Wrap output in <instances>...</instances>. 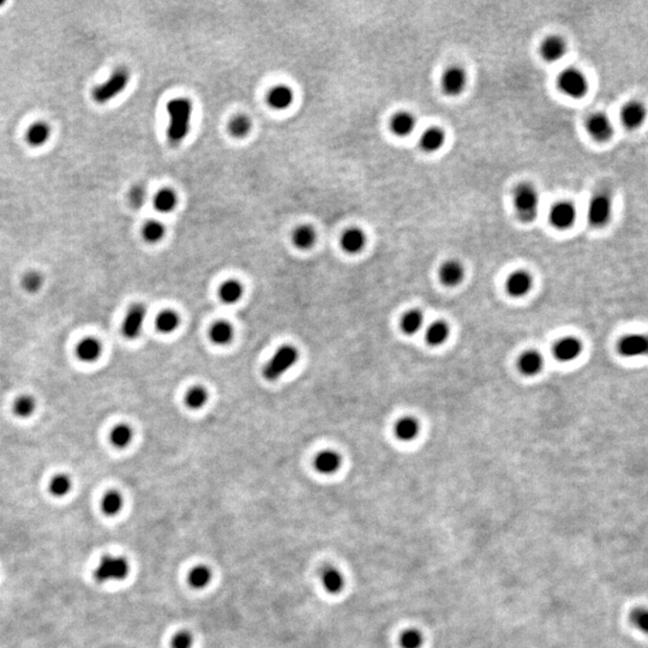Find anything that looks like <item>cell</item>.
<instances>
[{"mask_svg":"<svg viewBox=\"0 0 648 648\" xmlns=\"http://www.w3.org/2000/svg\"><path fill=\"white\" fill-rule=\"evenodd\" d=\"M170 124L167 137L172 144H179L188 136L192 118V103L189 99L179 98L167 103Z\"/></svg>","mask_w":648,"mask_h":648,"instance_id":"6da1fadb","label":"cell"},{"mask_svg":"<svg viewBox=\"0 0 648 648\" xmlns=\"http://www.w3.org/2000/svg\"><path fill=\"white\" fill-rule=\"evenodd\" d=\"M539 192L534 185L521 182L514 190L513 206L521 223H534L539 214Z\"/></svg>","mask_w":648,"mask_h":648,"instance_id":"7a4b0ae2","label":"cell"},{"mask_svg":"<svg viewBox=\"0 0 648 648\" xmlns=\"http://www.w3.org/2000/svg\"><path fill=\"white\" fill-rule=\"evenodd\" d=\"M298 359L299 352L294 346L282 345L264 365L262 372L263 377L269 382L277 381L294 366Z\"/></svg>","mask_w":648,"mask_h":648,"instance_id":"3957f363","label":"cell"},{"mask_svg":"<svg viewBox=\"0 0 648 648\" xmlns=\"http://www.w3.org/2000/svg\"><path fill=\"white\" fill-rule=\"evenodd\" d=\"M557 88L562 94L572 100L583 99L589 90L587 76L576 67H568L557 77Z\"/></svg>","mask_w":648,"mask_h":648,"instance_id":"277c9868","label":"cell"},{"mask_svg":"<svg viewBox=\"0 0 648 648\" xmlns=\"http://www.w3.org/2000/svg\"><path fill=\"white\" fill-rule=\"evenodd\" d=\"M614 213V202L610 195L600 192L589 199L587 206V221L594 228H603L608 225Z\"/></svg>","mask_w":648,"mask_h":648,"instance_id":"5b68a950","label":"cell"},{"mask_svg":"<svg viewBox=\"0 0 648 648\" xmlns=\"http://www.w3.org/2000/svg\"><path fill=\"white\" fill-rule=\"evenodd\" d=\"M130 567L127 561L120 556H103L95 570V579L99 582L124 580L126 578Z\"/></svg>","mask_w":648,"mask_h":648,"instance_id":"8992f818","label":"cell"},{"mask_svg":"<svg viewBox=\"0 0 648 648\" xmlns=\"http://www.w3.org/2000/svg\"><path fill=\"white\" fill-rule=\"evenodd\" d=\"M547 220L554 230L567 231L574 226L578 220V209L570 200H558L551 206Z\"/></svg>","mask_w":648,"mask_h":648,"instance_id":"52a82bcc","label":"cell"},{"mask_svg":"<svg viewBox=\"0 0 648 648\" xmlns=\"http://www.w3.org/2000/svg\"><path fill=\"white\" fill-rule=\"evenodd\" d=\"M467 72L462 66L452 65L443 71L439 80L441 90L449 98H457L467 88Z\"/></svg>","mask_w":648,"mask_h":648,"instance_id":"ba28073f","label":"cell"},{"mask_svg":"<svg viewBox=\"0 0 648 648\" xmlns=\"http://www.w3.org/2000/svg\"><path fill=\"white\" fill-rule=\"evenodd\" d=\"M128 82V72L125 69H118L112 76L101 85H98L92 91V99L98 103H106L116 98L118 94L126 88Z\"/></svg>","mask_w":648,"mask_h":648,"instance_id":"9c48e42d","label":"cell"},{"mask_svg":"<svg viewBox=\"0 0 648 648\" xmlns=\"http://www.w3.org/2000/svg\"><path fill=\"white\" fill-rule=\"evenodd\" d=\"M145 318L146 309L143 304L137 303L128 307L121 323V332L125 338L130 340L137 339L144 328Z\"/></svg>","mask_w":648,"mask_h":648,"instance_id":"30bf717a","label":"cell"},{"mask_svg":"<svg viewBox=\"0 0 648 648\" xmlns=\"http://www.w3.org/2000/svg\"><path fill=\"white\" fill-rule=\"evenodd\" d=\"M585 126L589 137H592L594 141L599 143L610 141L615 132V127L611 119L603 112L589 114L585 123Z\"/></svg>","mask_w":648,"mask_h":648,"instance_id":"8fae6325","label":"cell"},{"mask_svg":"<svg viewBox=\"0 0 648 648\" xmlns=\"http://www.w3.org/2000/svg\"><path fill=\"white\" fill-rule=\"evenodd\" d=\"M568 45L563 38L550 35L544 39L539 46V54L544 62L557 63L567 54Z\"/></svg>","mask_w":648,"mask_h":648,"instance_id":"7c38bea8","label":"cell"},{"mask_svg":"<svg viewBox=\"0 0 648 648\" xmlns=\"http://www.w3.org/2000/svg\"><path fill=\"white\" fill-rule=\"evenodd\" d=\"M618 353L625 358H636L647 353L648 339L643 334H628L618 341Z\"/></svg>","mask_w":648,"mask_h":648,"instance_id":"4fadbf2b","label":"cell"},{"mask_svg":"<svg viewBox=\"0 0 648 648\" xmlns=\"http://www.w3.org/2000/svg\"><path fill=\"white\" fill-rule=\"evenodd\" d=\"M582 343L574 336H565L558 340L553 346V356L561 363H570L580 357Z\"/></svg>","mask_w":648,"mask_h":648,"instance_id":"5bb4252c","label":"cell"},{"mask_svg":"<svg viewBox=\"0 0 648 648\" xmlns=\"http://www.w3.org/2000/svg\"><path fill=\"white\" fill-rule=\"evenodd\" d=\"M533 286L532 275L526 270L513 271L507 279V293L513 298H522L531 292Z\"/></svg>","mask_w":648,"mask_h":648,"instance_id":"9a60e30c","label":"cell"},{"mask_svg":"<svg viewBox=\"0 0 648 648\" xmlns=\"http://www.w3.org/2000/svg\"><path fill=\"white\" fill-rule=\"evenodd\" d=\"M646 107L640 101H630L625 103L621 110V120L623 126L628 130H636L641 127L646 120Z\"/></svg>","mask_w":648,"mask_h":648,"instance_id":"2e32d148","label":"cell"},{"mask_svg":"<svg viewBox=\"0 0 648 648\" xmlns=\"http://www.w3.org/2000/svg\"><path fill=\"white\" fill-rule=\"evenodd\" d=\"M447 135L439 126H431L422 132L419 138V146L426 154H434L441 150L446 144Z\"/></svg>","mask_w":648,"mask_h":648,"instance_id":"e0dca14e","label":"cell"},{"mask_svg":"<svg viewBox=\"0 0 648 648\" xmlns=\"http://www.w3.org/2000/svg\"><path fill=\"white\" fill-rule=\"evenodd\" d=\"M465 267L462 263L456 260L446 261L439 268L438 276L439 281L442 282L446 287H456L459 286L465 279Z\"/></svg>","mask_w":648,"mask_h":648,"instance_id":"ac0fdd59","label":"cell"},{"mask_svg":"<svg viewBox=\"0 0 648 648\" xmlns=\"http://www.w3.org/2000/svg\"><path fill=\"white\" fill-rule=\"evenodd\" d=\"M417 126V119L408 110H400L390 119V130L397 137H408Z\"/></svg>","mask_w":648,"mask_h":648,"instance_id":"d6986e66","label":"cell"},{"mask_svg":"<svg viewBox=\"0 0 648 648\" xmlns=\"http://www.w3.org/2000/svg\"><path fill=\"white\" fill-rule=\"evenodd\" d=\"M420 424L414 417L406 415L400 418L394 425V435L401 442H412L419 436Z\"/></svg>","mask_w":648,"mask_h":648,"instance_id":"ffe728a7","label":"cell"},{"mask_svg":"<svg viewBox=\"0 0 648 648\" xmlns=\"http://www.w3.org/2000/svg\"><path fill=\"white\" fill-rule=\"evenodd\" d=\"M519 371L525 376H536L544 367V358L538 350L528 349L517 360Z\"/></svg>","mask_w":648,"mask_h":648,"instance_id":"44dd1931","label":"cell"},{"mask_svg":"<svg viewBox=\"0 0 648 648\" xmlns=\"http://www.w3.org/2000/svg\"><path fill=\"white\" fill-rule=\"evenodd\" d=\"M313 466L322 474H332L341 466V456L335 450H322L314 457Z\"/></svg>","mask_w":648,"mask_h":648,"instance_id":"7402d4cb","label":"cell"},{"mask_svg":"<svg viewBox=\"0 0 648 648\" xmlns=\"http://www.w3.org/2000/svg\"><path fill=\"white\" fill-rule=\"evenodd\" d=\"M102 353V345L98 339L85 338L76 347V356L83 363H94Z\"/></svg>","mask_w":648,"mask_h":648,"instance_id":"603a6c76","label":"cell"},{"mask_svg":"<svg viewBox=\"0 0 648 648\" xmlns=\"http://www.w3.org/2000/svg\"><path fill=\"white\" fill-rule=\"evenodd\" d=\"M267 100L271 108L282 110L288 108L292 105L293 100H294V94H293L292 89L288 88L287 85H276V87L271 88L270 91L268 92Z\"/></svg>","mask_w":648,"mask_h":648,"instance_id":"cb8c5ba5","label":"cell"},{"mask_svg":"<svg viewBox=\"0 0 648 648\" xmlns=\"http://www.w3.org/2000/svg\"><path fill=\"white\" fill-rule=\"evenodd\" d=\"M365 244H366V237L360 228H349L341 237V246L343 251L352 253V255L360 252L364 249Z\"/></svg>","mask_w":648,"mask_h":648,"instance_id":"d4e9b609","label":"cell"},{"mask_svg":"<svg viewBox=\"0 0 648 648\" xmlns=\"http://www.w3.org/2000/svg\"><path fill=\"white\" fill-rule=\"evenodd\" d=\"M450 328L445 321H436L425 331V340L431 347H438L449 339Z\"/></svg>","mask_w":648,"mask_h":648,"instance_id":"484cf974","label":"cell"},{"mask_svg":"<svg viewBox=\"0 0 648 648\" xmlns=\"http://www.w3.org/2000/svg\"><path fill=\"white\" fill-rule=\"evenodd\" d=\"M209 338L217 346H226L234 338V329L226 321L215 322L209 330Z\"/></svg>","mask_w":648,"mask_h":648,"instance_id":"4316f807","label":"cell"},{"mask_svg":"<svg viewBox=\"0 0 648 648\" xmlns=\"http://www.w3.org/2000/svg\"><path fill=\"white\" fill-rule=\"evenodd\" d=\"M180 323L179 314L173 310H163L155 318V328L161 334H172Z\"/></svg>","mask_w":648,"mask_h":648,"instance_id":"83f0119b","label":"cell"},{"mask_svg":"<svg viewBox=\"0 0 648 648\" xmlns=\"http://www.w3.org/2000/svg\"><path fill=\"white\" fill-rule=\"evenodd\" d=\"M243 293H244L243 285L237 280L225 281L219 288L220 300L227 305L238 303L243 297Z\"/></svg>","mask_w":648,"mask_h":648,"instance_id":"f1b7e54d","label":"cell"},{"mask_svg":"<svg viewBox=\"0 0 648 648\" xmlns=\"http://www.w3.org/2000/svg\"><path fill=\"white\" fill-rule=\"evenodd\" d=\"M424 325V314L420 310H410L401 318L400 327L406 335H415Z\"/></svg>","mask_w":648,"mask_h":648,"instance_id":"f546056e","label":"cell"},{"mask_svg":"<svg viewBox=\"0 0 648 648\" xmlns=\"http://www.w3.org/2000/svg\"><path fill=\"white\" fill-rule=\"evenodd\" d=\"M132 438H134V431L127 424L116 425L109 434V442L118 449H124L130 446Z\"/></svg>","mask_w":648,"mask_h":648,"instance_id":"4dcf8cb0","label":"cell"},{"mask_svg":"<svg viewBox=\"0 0 648 648\" xmlns=\"http://www.w3.org/2000/svg\"><path fill=\"white\" fill-rule=\"evenodd\" d=\"M208 397H209V394H208L206 388H203L202 385H195L186 392L184 403L190 410H200L207 404Z\"/></svg>","mask_w":648,"mask_h":648,"instance_id":"1f68e13d","label":"cell"},{"mask_svg":"<svg viewBox=\"0 0 648 648\" xmlns=\"http://www.w3.org/2000/svg\"><path fill=\"white\" fill-rule=\"evenodd\" d=\"M314 242H316V232H314L312 227L307 226V225L299 226L293 232L292 243L294 244L295 248L300 250H307L311 246H313Z\"/></svg>","mask_w":648,"mask_h":648,"instance_id":"d6a6232c","label":"cell"},{"mask_svg":"<svg viewBox=\"0 0 648 648\" xmlns=\"http://www.w3.org/2000/svg\"><path fill=\"white\" fill-rule=\"evenodd\" d=\"M322 582H323L324 588L329 593L332 594H336L340 590H342L343 585H345V580H343L341 572L338 569L331 567L325 568L323 572H322Z\"/></svg>","mask_w":648,"mask_h":648,"instance_id":"836d02e7","label":"cell"},{"mask_svg":"<svg viewBox=\"0 0 648 648\" xmlns=\"http://www.w3.org/2000/svg\"><path fill=\"white\" fill-rule=\"evenodd\" d=\"M177 195L173 190L162 189L154 197V207L160 213H171L177 207Z\"/></svg>","mask_w":648,"mask_h":648,"instance_id":"e575fe53","label":"cell"},{"mask_svg":"<svg viewBox=\"0 0 648 648\" xmlns=\"http://www.w3.org/2000/svg\"><path fill=\"white\" fill-rule=\"evenodd\" d=\"M211 570L207 565H196L189 572V583L197 589L204 588L211 581Z\"/></svg>","mask_w":648,"mask_h":648,"instance_id":"d590c367","label":"cell"},{"mask_svg":"<svg viewBox=\"0 0 648 648\" xmlns=\"http://www.w3.org/2000/svg\"><path fill=\"white\" fill-rule=\"evenodd\" d=\"M49 126L46 123H35L27 132V141L30 145L40 146L49 138Z\"/></svg>","mask_w":648,"mask_h":648,"instance_id":"8d00e7d4","label":"cell"},{"mask_svg":"<svg viewBox=\"0 0 648 648\" xmlns=\"http://www.w3.org/2000/svg\"><path fill=\"white\" fill-rule=\"evenodd\" d=\"M123 504H124V499L120 492L108 491L105 496H103L102 502H101V509L103 511V514L108 515V516H114V515H117L121 510Z\"/></svg>","mask_w":648,"mask_h":648,"instance_id":"74e56055","label":"cell"},{"mask_svg":"<svg viewBox=\"0 0 648 648\" xmlns=\"http://www.w3.org/2000/svg\"><path fill=\"white\" fill-rule=\"evenodd\" d=\"M72 488V482L69 475L66 474H57L51 479L48 484V491L54 497H64L71 491Z\"/></svg>","mask_w":648,"mask_h":648,"instance_id":"f35d334b","label":"cell"},{"mask_svg":"<svg viewBox=\"0 0 648 648\" xmlns=\"http://www.w3.org/2000/svg\"><path fill=\"white\" fill-rule=\"evenodd\" d=\"M251 126L252 124L250 118L244 116V114H239V116L232 118L230 125H228V130L233 137L243 138L248 136L250 130H251Z\"/></svg>","mask_w":648,"mask_h":648,"instance_id":"ab89813d","label":"cell"},{"mask_svg":"<svg viewBox=\"0 0 648 648\" xmlns=\"http://www.w3.org/2000/svg\"><path fill=\"white\" fill-rule=\"evenodd\" d=\"M36 410V401L29 395L17 397L13 402V413L20 418H29Z\"/></svg>","mask_w":648,"mask_h":648,"instance_id":"60d3db41","label":"cell"},{"mask_svg":"<svg viewBox=\"0 0 648 648\" xmlns=\"http://www.w3.org/2000/svg\"><path fill=\"white\" fill-rule=\"evenodd\" d=\"M164 232H166V230H164L162 224L159 223V221L152 220L144 225L142 233L145 242L154 244V243H159L163 238Z\"/></svg>","mask_w":648,"mask_h":648,"instance_id":"b9f144b4","label":"cell"},{"mask_svg":"<svg viewBox=\"0 0 648 648\" xmlns=\"http://www.w3.org/2000/svg\"><path fill=\"white\" fill-rule=\"evenodd\" d=\"M42 284H44V279L38 271H29L22 279V287L24 291L29 293H36L38 291H40Z\"/></svg>","mask_w":648,"mask_h":648,"instance_id":"7bdbcfd3","label":"cell"},{"mask_svg":"<svg viewBox=\"0 0 648 648\" xmlns=\"http://www.w3.org/2000/svg\"><path fill=\"white\" fill-rule=\"evenodd\" d=\"M421 644L422 636L415 629L406 630L400 637V646L402 648H420Z\"/></svg>","mask_w":648,"mask_h":648,"instance_id":"ee69618b","label":"cell"},{"mask_svg":"<svg viewBox=\"0 0 648 648\" xmlns=\"http://www.w3.org/2000/svg\"><path fill=\"white\" fill-rule=\"evenodd\" d=\"M172 648H191L192 636L189 632H179L172 639Z\"/></svg>","mask_w":648,"mask_h":648,"instance_id":"f6af8a7d","label":"cell"},{"mask_svg":"<svg viewBox=\"0 0 648 648\" xmlns=\"http://www.w3.org/2000/svg\"><path fill=\"white\" fill-rule=\"evenodd\" d=\"M632 619H633V623L637 626V628L642 630V632H647L648 614L644 608H636V610L633 612Z\"/></svg>","mask_w":648,"mask_h":648,"instance_id":"bcb514c9","label":"cell"},{"mask_svg":"<svg viewBox=\"0 0 648 648\" xmlns=\"http://www.w3.org/2000/svg\"><path fill=\"white\" fill-rule=\"evenodd\" d=\"M143 199H144V191L142 189L137 188L131 192V200L137 206H142Z\"/></svg>","mask_w":648,"mask_h":648,"instance_id":"7dc6e473","label":"cell"}]
</instances>
